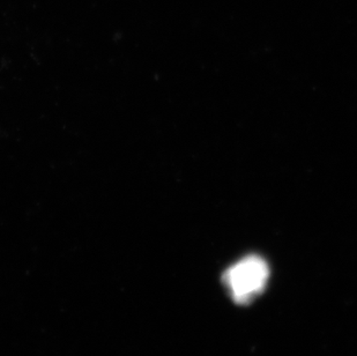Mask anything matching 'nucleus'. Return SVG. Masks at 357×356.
<instances>
[{"mask_svg":"<svg viewBox=\"0 0 357 356\" xmlns=\"http://www.w3.org/2000/svg\"><path fill=\"white\" fill-rule=\"evenodd\" d=\"M270 278L267 262L259 255H248L227 269L223 281L238 304H248L260 295Z\"/></svg>","mask_w":357,"mask_h":356,"instance_id":"1","label":"nucleus"}]
</instances>
